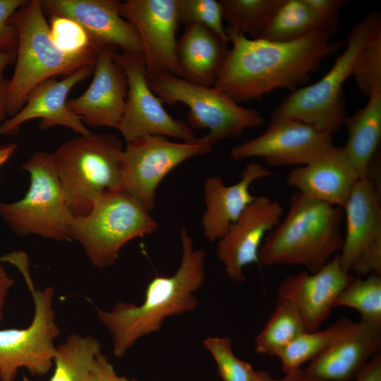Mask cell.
Segmentation results:
<instances>
[{
  "mask_svg": "<svg viewBox=\"0 0 381 381\" xmlns=\"http://www.w3.org/2000/svg\"><path fill=\"white\" fill-rule=\"evenodd\" d=\"M316 31L326 32L306 0H284L260 39L291 42Z\"/></svg>",
  "mask_w": 381,
  "mask_h": 381,
  "instance_id": "28",
  "label": "cell"
},
{
  "mask_svg": "<svg viewBox=\"0 0 381 381\" xmlns=\"http://www.w3.org/2000/svg\"><path fill=\"white\" fill-rule=\"evenodd\" d=\"M157 229V222L135 197L124 190L106 191L87 214L74 217L71 238L80 244L92 265L105 268L114 264L127 243Z\"/></svg>",
  "mask_w": 381,
  "mask_h": 381,
  "instance_id": "7",
  "label": "cell"
},
{
  "mask_svg": "<svg viewBox=\"0 0 381 381\" xmlns=\"http://www.w3.org/2000/svg\"><path fill=\"white\" fill-rule=\"evenodd\" d=\"M17 268L32 295L34 315L25 328L0 329V381H14L22 368L35 376L48 373L53 367L55 340L61 334L54 309V289H35L29 262H21Z\"/></svg>",
  "mask_w": 381,
  "mask_h": 381,
  "instance_id": "10",
  "label": "cell"
},
{
  "mask_svg": "<svg viewBox=\"0 0 381 381\" xmlns=\"http://www.w3.org/2000/svg\"><path fill=\"white\" fill-rule=\"evenodd\" d=\"M263 133L233 147L231 157H260L272 167L303 166L335 145L332 135L293 119H273Z\"/></svg>",
  "mask_w": 381,
  "mask_h": 381,
  "instance_id": "14",
  "label": "cell"
},
{
  "mask_svg": "<svg viewBox=\"0 0 381 381\" xmlns=\"http://www.w3.org/2000/svg\"><path fill=\"white\" fill-rule=\"evenodd\" d=\"M345 124L348 138L343 149L360 178L370 174L381 140V89L374 91L367 103Z\"/></svg>",
  "mask_w": 381,
  "mask_h": 381,
  "instance_id": "25",
  "label": "cell"
},
{
  "mask_svg": "<svg viewBox=\"0 0 381 381\" xmlns=\"http://www.w3.org/2000/svg\"><path fill=\"white\" fill-rule=\"evenodd\" d=\"M343 218L341 207L296 191L286 215L265 238L259 263L299 265L315 272L341 250Z\"/></svg>",
  "mask_w": 381,
  "mask_h": 381,
  "instance_id": "3",
  "label": "cell"
},
{
  "mask_svg": "<svg viewBox=\"0 0 381 381\" xmlns=\"http://www.w3.org/2000/svg\"><path fill=\"white\" fill-rule=\"evenodd\" d=\"M8 92V80L6 79L0 85V124L6 120L7 114V100Z\"/></svg>",
  "mask_w": 381,
  "mask_h": 381,
  "instance_id": "42",
  "label": "cell"
},
{
  "mask_svg": "<svg viewBox=\"0 0 381 381\" xmlns=\"http://www.w3.org/2000/svg\"><path fill=\"white\" fill-rule=\"evenodd\" d=\"M15 284V280L11 277L5 267L0 262V322L4 318V310L9 291Z\"/></svg>",
  "mask_w": 381,
  "mask_h": 381,
  "instance_id": "41",
  "label": "cell"
},
{
  "mask_svg": "<svg viewBox=\"0 0 381 381\" xmlns=\"http://www.w3.org/2000/svg\"><path fill=\"white\" fill-rule=\"evenodd\" d=\"M101 348V343L92 335H68L56 346L54 369L48 381H87Z\"/></svg>",
  "mask_w": 381,
  "mask_h": 381,
  "instance_id": "26",
  "label": "cell"
},
{
  "mask_svg": "<svg viewBox=\"0 0 381 381\" xmlns=\"http://www.w3.org/2000/svg\"><path fill=\"white\" fill-rule=\"evenodd\" d=\"M381 326L359 321L310 361L306 373L323 381H350L380 351Z\"/></svg>",
  "mask_w": 381,
  "mask_h": 381,
  "instance_id": "21",
  "label": "cell"
},
{
  "mask_svg": "<svg viewBox=\"0 0 381 381\" xmlns=\"http://www.w3.org/2000/svg\"><path fill=\"white\" fill-rule=\"evenodd\" d=\"M283 214L284 208L278 200L260 195L229 226L218 241L217 253L230 279L236 282L246 280L245 267L259 263L263 241L280 222Z\"/></svg>",
  "mask_w": 381,
  "mask_h": 381,
  "instance_id": "16",
  "label": "cell"
},
{
  "mask_svg": "<svg viewBox=\"0 0 381 381\" xmlns=\"http://www.w3.org/2000/svg\"><path fill=\"white\" fill-rule=\"evenodd\" d=\"M92 71L93 67L85 66L61 80L53 78L37 85L22 109L0 124V135H16L25 123L34 119H40V130L62 126L80 135L90 133L82 119L68 108L67 96L76 84L90 75Z\"/></svg>",
  "mask_w": 381,
  "mask_h": 381,
  "instance_id": "20",
  "label": "cell"
},
{
  "mask_svg": "<svg viewBox=\"0 0 381 381\" xmlns=\"http://www.w3.org/2000/svg\"><path fill=\"white\" fill-rule=\"evenodd\" d=\"M49 37L54 45L66 54H78L93 47H105L95 42L74 20L65 16H51Z\"/></svg>",
  "mask_w": 381,
  "mask_h": 381,
  "instance_id": "34",
  "label": "cell"
},
{
  "mask_svg": "<svg viewBox=\"0 0 381 381\" xmlns=\"http://www.w3.org/2000/svg\"><path fill=\"white\" fill-rule=\"evenodd\" d=\"M360 176L343 147H336L307 164L295 167L286 183L310 198L343 207Z\"/></svg>",
  "mask_w": 381,
  "mask_h": 381,
  "instance_id": "22",
  "label": "cell"
},
{
  "mask_svg": "<svg viewBox=\"0 0 381 381\" xmlns=\"http://www.w3.org/2000/svg\"><path fill=\"white\" fill-rule=\"evenodd\" d=\"M16 51H0V85L6 80L4 78L5 68L16 61Z\"/></svg>",
  "mask_w": 381,
  "mask_h": 381,
  "instance_id": "43",
  "label": "cell"
},
{
  "mask_svg": "<svg viewBox=\"0 0 381 381\" xmlns=\"http://www.w3.org/2000/svg\"><path fill=\"white\" fill-rule=\"evenodd\" d=\"M352 76L359 91L368 97L381 89V22L364 42Z\"/></svg>",
  "mask_w": 381,
  "mask_h": 381,
  "instance_id": "32",
  "label": "cell"
},
{
  "mask_svg": "<svg viewBox=\"0 0 381 381\" xmlns=\"http://www.w3.org/2000/svg\"><path fill=\"white\" fill-rule=\"evenodd\" d=\"M336 307L353 308L358 312L360 321L381 326V275L355 277L336 298Z\"/></svg>",
  "mask_w": 381,
  "mask_h": 381,
  "instance_id": "31",
  "label": "cell"
},
{
  "mask_svg": "<svg viewBox=\"0 0 381 381\" xmlns=\"http://www.w3.org/2000/svg\"><path fill=\"white\" fill-rule=\"evenodd\" d=\"M255 381H323L309 375L305 369L296 368L284 373L281 377H274L265 370H255Z\"/></svg>",
  "mask_w": 381,
  "mask_h": 381,
  "instance_id": "39",
  "label": "cell"
},
{
  "mask_svg": "<svg viewBox=\"0 0 381 381\" xmlns=\"http://www.w3.org/2000/svg\"><path fill=\"white\" fill-rule=\"evenodd\" d=\"M304 332V324L297 308L289 301L277 299L271 316L255 337V349L259 353L277 357Z\"/></svg>",
  "mask_w": 381,
  "mask_h": 381,
  "instance_id": "27",
  "label": "cell"
},
{
  "mask_svg": "<svg viewBox=\"0 0 381 381\" xmlns=\"http://www.w3.org/2000/svg\"><path fill=\"white\" fill-rule=\"evenodd\" d=\"M21 169L30 176L29 188L20 200L0 201V217L17 235H36L57 241L71 238L75 215L67 203L53 155L34 152Z\"/></svg>",
  "mask_w": 381,
  "mask_h": 381,
  "instance_id": "8",
  "label": "cell"
},
{
  "mask_svg": "<svg viewBox=\"0 0 381 381\" xmlns=\"http://www.w3.org/2000/svg\"><path fill=\"white\" fill-rule=\"evenodd\" d=\"M356 381H381V353L375 354L355 377Z\"/></svg>",
  "mask_w": 381,
  "mask_h": 381,
  "instance_id": "40",
  "label": "cell"
},
{
  "mask_svg": "<svg viewBox=\"0 0 381 381\" xmlns=\"http://www.w3.org/2000/svg\"><path fill=\"white\" fill-rule=\"evenodd\" d=\"M147 80L162 102L171 105L181 102L189 107L188 124L192 129H208L204 137L212 146L264 123L259 111L242 107L213 86L192 83L171 74Z\"/></svg>",
  "mask_w": 381,
  "mask_h": 381,
  "instance_id": "9",
  "label": "cell"
},
{
  "mask_svg": "<svg viewBox=\"0 0 381 381\" xmlns=\"http://www.w3.org/2000/svg\"><path fill=\"white\" fill-rule=\"evenodd\" d=\"M322 21L325 31L331 36L337 31L339 13L344 0H306Z\"/></svg>",
  "mask_w": 381,
  "mask_h": 381,
  "instance_id": "37",
  "label": "cell"
},
{
  "mask_svg": "<svg viewBox=\"0 0 381 381\" xmlns=\"http://www.w3.org/2000/svg\"><path fill=\"white\" fill-rule=\"evenodd\" d=\"M8 23L15 26L18 35L16 66L8 80V117L22 109L37 85L57 75L67 76L85 66L94 67L98 53L104 48L93 47L74 54L61 51L50 39L40 0L28 1L11 17Z\"/></svg>",
  "mask_w": 381,
  "mask_h": 381,
  "instance_id": "4",
  "label": "cell"
},
{
  "mask_svg": "<svg viewBox=\"0 0 381 381\" xmlns=\"http://www.w3.org/2000/svg\"><path fill=\"white\" fill-rule=\"evenodd\" d=\"M376 178L371 168L356 181L342 207L346 229L338 254L343 268L353 274L381 275V202Z\"/></svg>",
  "mask_w": 381,
  "mask_h": 381,
  "instance_id": "12",
  "label": "cell"
},
{
  "mask_svg": "<svg viewBox=\"0 0 381 381\" xmlns=\"http://www.w3.org/2000/svg\"><path fill=\"white\" fill-rule=\"evenodd\" d=\"M212 145L203 136L193 143H175L167 137L144 135L126 143L121 159V190L138 199L150 212L164 177L186 159L203 155Z\"/></svg>",
  "mask_w": 381,
  "mask_h": 381,
  "instance_id": "11",
  "label": "cell"
},
{
  "mask_svg": "<svg viewBox=\"0 0 381 381\" xmlns=\"http://www.w3.org/2000/svg\"><path fill=\"white\" fill-rule=\"evenodd\" d=\"M185 25L176 44L181 78L192 83L213 86L226 60L229 41L202 25Z\"/></svg>",
  "mask_w": 381,
  "mask_h": 381,
  "instance_id": "24",
  "label": "cell"
},
{
  "mask_svg": "<svg viewBox=\"0 0 381 381\" xmlns=\"http://www.w3.org/2000/svg\"><path fill=\"white\" fill-rule=\"evenodd\" d=\"M25 0H0V51H16L18 35L11 17L27 4Z\"/></svg>",
  "mask_w": 381,
  "mask_h": 381,
  "instance_id": "36",
  "label": "cell"
},
{
  "mask_svg": "<svg viewBox=\"0 0 381 381\" xmlns=\"http://www.w3.org/2000/svg\"><path fill=\"white\" fill-rule=\"evenodd\" d=\"M123 68L128 90L124 111L117 129L126 142L144 135H159L193 143L198 138L187 122L172 117L150 87L142 54L114 53Z\"/></svg>",
  "mask_w": 381,
  "mask_h": 381,
  "instance_id": "13",
  "label": "cell"
},
{
  "mask_svg": "<svg viewBox=\"0 0 381 381\" xmlns=\"http://www.w3.org/2000/svg\"><path fill=\"white\" fill-rule=\"evenodd\" d=\"M18 148L16 143H11L0 145V168L13 155Z\"/></svg>",
  "mask_w": 381,
  "mask_h": 381,
  "instance_id": "44",
  "label": "cell"
},
{
  "mask_svg": "<svg viewBox=\"0 0 381 381\" xmlns=\"http://www.w3.org/2000/svg\"><path fill=\"white\" fill-rule=\"evenodd\" d=\"M232 47L213 87L239 104L278 89H298L342 46L325 31L291 42L250 39L226 27Z\"/></svg>",
  "mask_w": 381,
  "mask_h": 381,
  "instance_id": "1",
  "label": "cell"
},
{
  "mask_svg": "<svg viewBox=\"0 0 381 381\" xmlns=\"http://www.w3.org/2000/svg\"><path fill=\"white\" fill-rule=\"evenodd\" d=\"M87 381H128L119 376L107 358L102 353L97 356Z\"/></svg>",
  "mask_w": 381,
  "mask_h": 381,
  "instance_id": "38",
  "label": "cell"
},
{
  "mask_svg": "<svg viewBox=\"0 0 381 381\" xmlns=\"http://www.w3.org/2000/svg\"><path fill=\"white\" fill-rule=\"evenodd\" d=\"M132 381H136V380H132Z\"/></svg>",
  "mask_w": 381,
  "mask_h": 381,
  "instance_id": "45",
  "label": "cell"
},
{
  "mask_svg": "<svg viewBox=\"0 0 381 381\" xmlns=\"http://www.w3.org/2000/svg\"><path fill=\"white\" fill-rule=\"evenodd\" d=\"M181 263L171 276L156 275L148 283L144 300L137 305L120 301L111 310L97 309L99 321L111 335L114 356H123L140 339L158 332L167 318L193 311L195 294L205 279V251L194 249L186 226L180 232Z\"/></svg>",
  "mask_w": 381,
  "mask_h": 381,
  "instance_id": "2",
  "label": "cell"
},
{
  "mask_svg": "<svg viewBox=\"0 0 381 381\" xmlns=\"http://www.w3.org/2000/svg\"><path fill=\"white\" fill-rule=\"evenodd\" d=\"M119 11L138 32L147 79L164 74L181 78L176 56V0L120 1Z\"/></svg>",
  "mask_w": 381,
  "mask_h": 381,
  "instance_id": "15",
  "label": "cell"
},
{
  "mask_svg": "<svg viewBox=\"0 0 381 381\" xmlns=\"http://www.w3.org/2000/svg\"><path fill=\"white\" fill-rule=\"evenodd\" d=\"M380 13L372 12L349 32L346 46L331 69L318 81L292 91L270 115L273 119H293L333 135L348 118L344 85L352 76L361 48L375 27Z\"/></svg>",
  "mask_w": 381,
  "mask_h": 381,
  "instance_id": "6",
  "label": "cell"
},
{
  "mask_svg": "<svg viewBox=\"0 0 381 381\" xmlns=\"http://www.w3.org/2000/svg\"><path fill=\"white\" fill-rule=\"evenodd\" d=\"M272 173L262 164L251 162L246 165L240 180L232 185H225L220 176L207 177L203 186L206 207L202 217L206 238L214 242L222 238L255 198L250 192L251 184Z\"/></svg>",
  "mask_w": 381,
  "mask_h": 381,
  "instance_id": "23",
  "label": "cell"
},
{
  "mask_svg": "<svg viewBox=\"0 0 381 381\" xmlns=\"http://www.w3.org/2000/svg\"><path fill=\"white\" fill-rule=\"evenodd\" d=\"M116 48L107 47L98 53L94 77L79 97L67 101L70 111L91 127L118 128L127 96L125 72L115 60Z\"/></svg>",
  "mask_w": 381,
  "mask_h": 381,
  "instance_id": "18",
  "label": "cell"
},
{
  "mask_svg": "<svg viewBox=\"0 0 381 381\" xmlns=\"http://www.w3.org/2000/svg\"><path fill=\"white\" fill-rule=\"evenodd\" d=\"M223 19L246 37L260 39L284 0H221Z\"/></svg>",
  "mask_w": 381,
  "mask_h": 381,
  "instance_id": "29",
  "label": "cell"
},
{
  "mask_svg": "<svg viewBox=\"0 0 381 381\" xmlns=\"http://www.w3.org/2000/svg\"><path fill=\"white\" fill-rule=\"evenodd\" d=\"M176 12L179 23L202 25L229 41L223 24L219 1L176 0Z\"/></svg>",
  "mask_w": 381,
  "mask_h": 381,
  "instance_id": "35",
  "label": "cell"
},
{
  "mask_svg": "<svg viewBox=\"0 0 381 381\" xmlns=\"http://www.w3.org/2000/svg\"><path fill=\"white\" fill-rule=\"evenodd\" d=\"M353 323L341 318L322 330L304 332L277 356L284 373L301 368L327 349Z\"/></svg>",
  "mask_w": 381,
  "mask_h": 381,
  "instance_id": "30",
  "label": "cell"
},
{
  "mask_svg": "<svg viewBox=\"0 0 381 381\" xmlns=\"http://www.w3.org/2000/svg\"><path fill=\"white\" fill-rule=\"evenodd\" d=\"M44 14L65 16L78 23L102 46L120 48L123 53L142 54L134 26L119 11L116 0H40Z\"/></svg>",
  "mask_w": 381,
  "mask_h": 381,
  "instance_id": "19",
  "label": "cell"
},
{
  "mask_svg": "<svg viewBox=\"0 0 381 381\" xmlns=\"http://www.w3.org/2000/svg\"><path fill=\"white\" fill-rule=\"evenodd\" d=\"M203 345L214 358L223 381H255V369L234 353L232 342L226 337H208Z\"/></svg>",
  "mask_w": 381,
  "mask_h": 381,
  "instance_id": "33",
  "label": "cell"
},
{
  "mask_svg": "<svg viewBox=\"0 0 381 381\" xmlns=\"http://www.w3.org/2000/svg\"><path fill=\"white\" fill-rule=\"evenodd\" d=\"M355 277L343 268L337 253L315 272L304 270L284 279L277 298L297 308L306 332L317 331L329 316L339 294Z\"/></svg>",
  "mask_w": 381,
  "mask_h": 381,
  "instance_id": "17",
  "label": "cell"
},
{
  "mask_svg": "<svg viewBox=\"0 0 381 381\" xmlns=\"http://www.w3.org/2000/svg\"><path fill=\"white\" fill-rule=\"evenodd\" d=\"M123 147L115 135H79L52 153L57 175L75 216L85 215L106 191L121 190V159Z\"/></svg>",
  "mask_w": 381,
  "mask_h": 381,
  "instance_id": "5",
  "label": "cell"
}]
</instances>
